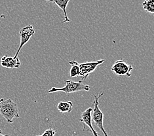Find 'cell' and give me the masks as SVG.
I'll return each mask as SVG.
<instances>
[{
	"label": "cell",
	"instance_id": "13",
	"mask_svg": "<svg viewBox=\"0 0 154 136\" xmlns=\"http://www.w3.org/2000/svg\"><path fill=\"white\" fill-rule=\"evenodd\" d=\"M56 134V131L52 129V128H49V129L46 130L43 132V134L40 135H36V136H54Z\"/></svg>",
	"mask_w": 154,
	"mask_h": 136
},
{
	"label": "cell",
	"instance_id": "4",
	"mask_svg": "<svg viewBox=\"0 0 154 136\" xmlns=\"http://www.w3.org/2000/svg\"><path fill=\"white\" fill-rule=\"evenodd\" d=\"M105 62V60H99L94 62H88L79 64V77L82 80L86 79L91 73L94 71L98 65Z\"/></svg>",
	"mask_w": 154,
	"mask_h": 136
},
{
	"label": "cell",
	"instance_id": "10",
	"mask_svg": "<svg viewBox=\"0 0 154 136\" xmlns=\"http://www.w3.org/2000/svg\"><path fill=\"white\" fill-rule=\"evenodd\" d=\"M57 109L61 113H70L73 109V103L71 101H60L57 105Z\"/></svg>",
	"mask_w": 154,
	"mask_h": 136
},
{
	"label": "cell",
	"instance_id": "2",
	"mask_svg": "<svg viewBox=\"0 0 154 136\" xmlns=\"http://www.w3.org/2000/svg\"><path fill=\"white\" fill-rule=\"evenodd\" d=\"M65 86L62 88L52 87L48 91L49 93H54L57 92H61L66 94L75 93L79 91H86L89 92L90 86L87 84H83L82 80H79L78 82H74L72 80H64Z\"/></svg>",
	"mask_w": 154,
	"mask_h": 136
},
{
	"label": "cell",
	"instance_id": "5",
	"mask_svg": "<svg viewBox=\"0 0 154 136\" xmlns=\"http://www.w3.org/2000/svg\"><path fill=\"white\" fill-rule=\"evenodd\" d=\"M133 68L131 64H128L123 60H119L115 62L111 68V70L117 75L131 76V72Z\"/></svg>",
	"mask_w": 154,
	"mask_h": 136
},
{
	"label": "cell",
	"instance_id": "1",
	"mask_svg": "<svg viewBox=\"0 0 154 136\" xmlns=\"http://www.w3.org/2000/svg\"><path fill=\"white\" fill-rule=\"evenodd\" d=\"M0 115L7 122L12 124L14 119L20 117L17 104L11 99H0Z\"/></svg>",
	"mask_w": 154,
	"mask_h": 136
},
{
	"label": "cell",
	"instance_id": "9",
	"mask_svg": "<svg viewBox=\"0 0 154 136\" xmlns=\"http://www.w3.org/2000/svg\"><path fill=\"white\" fill-rule=\"evenodd\" d=\"M48 2L55 3V4L59 7L60 9H61L62 11H63L64 20H63V22H62V23H69V22H70V20L68 18L67 13H66V8L68 3H69V0H54V1H48Z\"/></svg>",
	"mask_w": 154,
	"mask_h": 136
},
{
	"label": "cell",
	"instance_id": "8",
	"mask_svg": "<svg viewBox=\"0 0 154 136\" xmlns=\"http://www.w3.org/2000/svg\"><path fill=\"white\" fill-rule=\"evenodd\" d=\"M0 64L3 68L8 69H14V68H19L20 66V62L19 58H14L7 56V55L3 56L1 61Z\"/></svg>",
	"mask_w": 154,
	"mask_h": 136
},
{
	"label": "cell",
	"instance_id": "14",
	"mask_svg": "<svg viewBox=\"0 0 154 136\" xmlns=\"http://www.w3.org/2000/svg\"><path fill=\"white\" fill-rule=\"evenodd\" d=\"M0 136H10V135H7V134H5V135L3 134L2 133L1 130H0Z\"/></svg>",
	"mask_w": 154,
	"mask_h": 136
},
{
	"label": "cell",
	"instance_id": "11",
	"mask_svg": "<svg viewBox=\"0 0 154 136\" xmlns=\"http://www.w3.org/2000/svg\"><path fill=\"white\" fill-rule=\"evenodd\" d=\"M69 64L72 66V68L69 71V76L71 77H79V65L78 62L75 60L69 61Z\"/></svg>",
	"mask_w": 154,
	"mask_h": 136
},
{
	"label": "cell",
	"instance_id": "7",
	"mask_svg": "<svg viewBox=\"0 0 154 136\" xmlns=\"http://www.w3.org/2000/svg\"><path fill=\"white\" fill-rule=\"evenodd\" d=\"M92 111L93 109L91 107H89L85 110V111L82 113L79 121L83 123V128L85 126H87L89 128V129H88L85 131H91L92 132V134L94 135V136H98V133L97 131H95L92 125V118H91Z\"/></svg>",
	"mask_w": 154,
	"mask_h": 136
},
{
	"label": "cell",
	"instance_id": "3",
	"mask_svg": "<svg viewBox=\"0 0 154 136\" xmlns=\"http://www.w3.org/2000/svg\"><path fill=\"white\" fill-rule=\"evenodd\" d=\"M103 92H100L98 95L93 94V97L94 100L93 101L94 107L93 109L92 113H91V118L92 120L94 122L96 126L98 127V129L102 131L104 136H108L107 132L105 130L104 128V114L102 112L100 109L99 108V99H100L102 95H103Z\"/></svg>",
	"mask_w": 154,
	"mask_h": 136
},
{
	"label": "cell",
	"instance_id": "12",
	"mask_svg": "<svg viewBox=\"0 0 154 136\" xmlns=\"http://www.w3.org/2000/svg\"><path fill=\"white\" fill-rule=\"evenodd\" d=\"M142 8L145 11L151 14L154 13V1L153 0H146L142 3Z\"/></svg>",
	"mask_w": 154,
	"mask_h": 136
},
{
	"label": "cell",
	"instance_id": "6",
	"mask_svg": "<svg viewBox=\"0 0 154 136\" xmlns=\"http://www.w3.org/2000/svg\"><path fill=\"white\" fill-rule=\"evenodd\" d=\"M34 34H35V30L32 25H28L23 28H21V30L19 32V35L20 38V45L19 47V49H18L15 55H14V58L18 57V55H19L20 50L22 49V48H23L29 41H30V38L33 35H34Z\"/></svg>",
	"mask_w": 154,
	"mask_h": 136
}]
</instances>
